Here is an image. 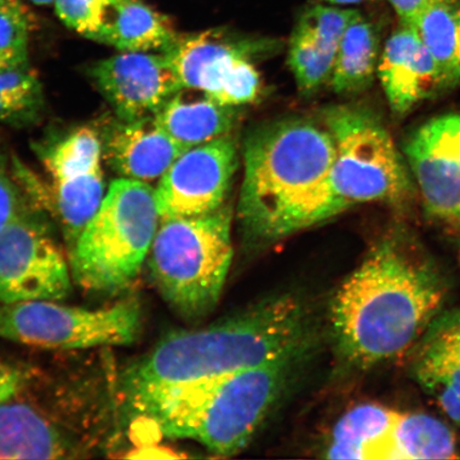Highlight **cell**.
Returning <instances> with one entry per match:
<instances>
[{
	"mask_svg": "<svg viewBox=\"0 0 460 460\" xmlns=\"http://www.w3.org/2000/svg\"><path fill=\"white\" fill-rule=\"evenodd\" d=\"M102 137L88 128L74 130L44 157L53 181L54 210L71 246L105 198Z\"/></svg>",
	"mask_w": 460,
	"mask_h": 460,
	"instance_id": "cell-12",
	"label": "cell"
},
{
	"mask_svg": "<svg viewBox=\"0 0 460 460\" xmlns=\"http://www.w3.org/2000/svg\"><path fill=\"white\" fill-rule=\"evenodd\" d=\"M19 191L7 172L0 169V232L22 210Z\"/></svg>",
	"mask_w": 460,
	"mask_h": 460,
	"instance_id": "cell-30",
	"label": "cell"
},
{
	"mask_svg": "<svg viewBox=\"0 0 460 460\" xmlns=\"http://www.w3.org/2000/svg\"><path fill=\"white\" fill-rule=\"evenodd\" d=\"M111 0H55V9L66 25L92 40L99 31Z\"/></svg>",
	"mask_w": 460,
	"mask_h": 460,
	"instance_id": "cell-29",
	"label": "cell"
},
{
	"mask_svg": "<svg viewBox=\"0 0 460 460\" xmlns=\"http://www.w3.org/2000/svg\"><path fill=\"white\" fill-rule=\"evenodd\" d=\"M9 2H11V0H0V5H3V4H7Z\"/></svg>",
	"mask_w": 460,
	"mask_h": 460,
	"instance_id": "cell-36",
	"label": "cell"
},
{
	"mask_svg": "<svg viewBox=\"0 0 460 460\" xmlns=\"http://www.w3.org/2000/svg\"><path fill=\"white\" fill-rule=\"evenodd\" d=\"M24 383V374L17 367L0 364V402L13 399Z\"/></svg>",
	"mask_w": 460,
	"mask_h": 460,
	"instance_id": "cell-31",
	"label": "cell"
},
{
	"mask_svg": "<svg viewBox=\"0 0 460 460\" xmlns=\"http://www.w3.org/2000/svg\"><path fill=\"white\" fill-rule=\"evenodd\" d=\"M376 75L391 111L399 115L446 90L438 66L415 25L400 22L379 56Z\"/></svg>",
	"mask_w": 460,
	"mask_h": 460,
	"instance_id": "cell-15",
	"label": "cell"
},
{
	"mask_svg": "<svg viewBox=\"0 0 460 460\" xmlns=\"http://www.w3.org/2000/svg\"><path fill=\"white\" fill-rule=\"evenodd\" d=\"M74 447L48 418L24 402H0V459H60Z\"/></svg>",
	"mask_w": 460,
	"mask_h": 460,
	"instance_id": "cell-19",
	"label": "cell"
},
{
	"mask_svg": "<svg viewBox=\"0 0 460 460\" xmlns=\"http://www.w3.org/2000/svg\"><path fill=\"white\" fill-rule=\"evenodd\" d=\"M356 13L324 4L310 5L298 17L295 29L305 34L322 53L335 59L339 44Z\"/></svg>",
	"mask_w": 460,
	"mask_h": 460,
	"instance_id": "cell-26",
	"label": "cell"
},
{
	"mask_svg": "<svg viewBox=\"0 0 460 460\" xmlns=\"http://www.w3.org/2000/svg\"><path fill=\"white\" fill-rule=\"evenodd\" d=\"M333 62L300 31H293L288 53V63L298 89L313 94L330 83Z\"/></svg>",
	"mask_w": 460,
	"mask_h": 460,
	"instance_id": "cell-27",
	"label": "cell"
},
{
	"mask_svg": "<svg viewBox=\"0 0 460 460\" xmlns=\"http://www.w3.org/2000/svg\"><path fill=\"white\" fill-rule=\"evenodd\" d=\"M238 108L204 91L181 86L155 118L172 140L189 149L230 136L238 120Z\"/></svg>",
	"mask_w": 460,
	"mask_h": 460,
	"instance_id": "cell-18",
	"label": "cell"
},
{
	"mask_svg": "<svg viewBox=\"0 0 460 460\" xmlns=\"http://www.w3.org/2000/svg\"><path fill=\"white\" fill-rule=\"evenodd\" d=\"M141 329L137 300L102 309L65 306L55 301H29L0 307V338L45 349H89L124 345Z\"/></svg>",
	"mask_w": 460,
	"mask_h": 460,
	"instance_id": "cell-8",
	"label": "cell"
},
{
	"mask_svg": "<svg viewBox=\"0 0 460 460\" xmlns=\"http://www.w3.org/2000/svg\"><path fill=\"white\" fill-rule=\"evenodd\" d=\"M31 22L19 0L0 5V70L26 65Z\"/></svg>",
	"mask_w": 460,
	"mask_h": 460,
	"instance_id": "cell-28",
	"label": "cell"
},
{
	"mask_svg": "<svg viewBox=\"0 0 460 460\" xmlns=\"http://www.w3.org/2000/svg\"><path fill=\"white\" fill-rule=\"evenodd\" d=\"M156 191L147 182L115 181L72 247V278L85 290L120 292L140 274L159 227Z\"/></svg>",
	"mask_w": 460,
	"mask_h": 460,
	"instance_id": "cell-5",
	"label": "cell"
},
{
	"mask_svg": "<svg viewBox=\"0 0 460 460\" xmlns=\"http://www.w3.org/2000/svg\"><path fill=\"white\" fill-rule=\"evenodd\" d=\"M430 0H389L402 24L415 25L420 14Z\"/></svg>",
	"mask_w": 460,
	"mask_h": 460,
	"instance_id": "cell-32",
	"label": "cell"
},
{
	"mask_svg": "<svg viewBox=\"0 0 460 460\" xmlns=\"http://www.w3.org/2000/svg\"><path fill=\"white\" fill-rule=\"evenodd\" d=\"M379 56L376 27L356 13L339 44L330 79L332 90L339 95H353L369 88Z\"/></svg>",
	"mask_w": 460,
	"mask_h": 460,
	"instance_id": "cell-22",
	"label": "cell"
},
{
	"mask_svg": "<svg viewBox=\"0 0 460 460\" xmlns=\"http://www.w3.org/2000/svg\"><path fill=\"white\" fill-rule=\"evenodd\" d=\"M404 154L428 216L460 224V115H441L420 126L408 137Z\"/></svg>",
	"mask_w": 460,
	"mask_h": 460,
	"instance_id": "cell-13",
	"label": "cell"
},
{
	"mask_svg": "<svg viewBox=\"0 0 460 460\" xmlns=\"http://www.w3.org/2000/svg\"><path fill=\"white\" fill-rule=\"evenodd\" d=\"M92 76L123 120L154 117L181 88L164 53L125 51L96 63Z\"/></svg>",
	"mask_w": 460,
	"mask_h": 460,
	"instance_id": "cell-14",
	"label": "cell"
},
{
	"mask_svg": "<svg viewBox=\"0 0 460 460\" xmlns=\"http://www.w3.org/2000/svg\"><path fill=\"white\" fill-rule=\"evenodd\" d=\"M326 2H329L331 4H335L348 5V4H358L362 2H365V0H326Z\"/></svg>",
	"mask_w": 460,
	"mask_h": 460,
	"instance_id": "cell-34",
	"label": "cell"
},
{
	"mask_svg": "<svg viewBox=\"0 0 460 460\" xmlns=\"http://www.w3.org/2000/svg\"><path fill=\"white\" fill-rule=\"evenodd\" d=\"M109 166L128 180L152 182L160 180L187 149L160 128L156 118L119 119L102 137Z\"/></svg>",
	"mask_w": 460,
	"mask_h": 460,
	"instance_id": "cell-17",
	"label": "cell"
},
{
	"mask_svg": "<svg viewBox=\"0 0 460 460\" xmlns=\"http://www.w3.org/2000/svg\"><path fill=\"white\" fill-rule=\"evenodd\" d=\"M71 268L48 228L22 209L0 232V303L61 301L72 290Z\"/></svg>",
	"mask_w": 460,
	"mask_h": 460,
	"instance_id": "cell-10",
	"label": "cell"
},
{
	"mask_svg": "<svg viewBox=\"0 0 460 460\" xmlns=\"http://www.w3.org/2000/svg\"><path fill=\"white\" fill-rule=\"evenodd\" d=\"M324 126L335 149L332 187L349 208L370 201L400 204L412 197L404 159L376 115L356 106L331 107Z\"/></svg>",
	"mask_w": 460,
	"mask_h": 460,
	"instance_id": "cell-7",
	"label": "cell"
},
{
	"mask_svg": "<svg viewBox=\"0 0 460 460\" xmlns=\"http://www.w3.org/2000/svg\"><path fill=\"white\" fill-rule=\"evenodd\" d=\"M315 336L312 310L297 296L268 298L205 329L164 338L126 379L132 407L205 379L306 358Z\"/></svg>",
	"mask_w": 460,
	"mask_h": 460,
	"instance_id": "cell-2",
	"label": "cell"
},
{
	"mask_svg": "<svg viewBox=\"0 0 460 460\" xmlns=\"http://www.w3.org/2000/svg\"><path fill=\"white\" fill-rule=\"evenodd\" d=\"M160 222L148 252L154 283L178 314L201 318L217 306L232 266V209Z\"/></svg>",
	"mask_w": 460,
	"mask_h": 460,
	"instance_id": "cell-6",
	"label": "cell"
},
{
	"mask_svg": "<svg viewBox=\"0 0 460 460\" xmlns=\"http://www.w3.org/2000/svg\"><path fill=\"white\" fill-rule=\"evenodd\" d=\"M459 261H460V252H459Z\"/></svg>",
	"mask_w": 460,
	"mask_h": 460,
	"instance_id": "cell-37",
	"label": "cell"
},
{
	"mask_svg": "<svg viewBox=\"0 0 460 460\" xmlns=\"http://www.w3.org/2000/svg\"><path fill=\"white\" fill-rule=\"evenodd\" d=\"M29 2H31L39 5H48L54 4L55 0H29Z\"/></svg>",
	"mask_w": 460,
	"mask_h": 460,
	"instance_id": "cell-35",
	"label": "cell"
},
{
	"mask_svg": "<svg viewBox=\"0 0 460 460\" xmlns=\"http://www.w3.org/2000/svg\"><path fill=\"white\" fill-rule=\"evenodd\" d=\"M445 89L460 84V0H430L415 24Z\"/></svg>",
	"mask_w": 460,
	"mask_h": 460,
	"instance_id": "cell-23",
	"label": "cell"
},
{
	"mask_svg": "<svg viewBox=\"0 0 460 460\" xmlns=\"http://www.w3.org/2000/svg\"><path fill=\"white\" fill-rule=\"evenodd\" d=\"M132 458H178L181 457L164 447H151L130 456Z\"/></svg>",
	"mask_w": 460,
	"mask_h": 460,
	"instance_id": "cell-33",
	"label": "cell"
},
{
	"mask_svg": "<svg viewBox=\"0 0 460 460\" xmlns=\"http://www.w3.org/2000/svg\"><path fill=\"white\" fill-rule=\"evenodd\" d=\"M238 168L237 144L226 136L187 149L160 178V220L211 214L222 206Z\"/></svg>",
	"mask_w": 460,
	"mask_h": 460,
	"instance_id": "cell-11",
	"label": "cell"
},
{
	"mask_svg": "<svg viewBox=\"0 0 460 460\" xmlns=\"http://www.w3.org/2000/svg\"><path fill=\"white\" fill-rule=\"evenodd\" d=\"M412 353L413 379L460 425V307L437 315Z\"/></svg>",
	"mask_w": 460,
	"mask_h": 460,
	"instance_id": "cell-16",
	"label": "cell"
},
{
	"mask_svg": "<svg viewBox=\"0 0 460 460\" xmlns=\"http://www.w3.org/2000/svg\"><path fill=\"white\" fill-rule=\"evenodd\" d=\"M42 86L31 66L0 70V120L25 124L37 117L42 106Z\"/></svg>",
	"mask_w": 460,
	"mask_h": 460,
	"instance_id": "cell-25",
	"label": "cell"
},
{
	"mask_svg": "<svg viewBox=\"0 0 460 460\" xmlns=\"http://www.w3.org/2000/svg\"><path fill=\"white\" fill-rule=\"evenodd\" d=\"M303 358L205 379L169 391L137 412L161 434L193 439L220 456L247 445Z\"/></svg>",
	"mask_w": 460,
	"mask_h": 460,
	"instance_id": "cell-4",
	"label": "cell"
},
{
	"mask_svg": "<svg viewBox=\"0 0 460 460\" xmlns=\"http://www.w3.org/2000/svg\"><path fill=\"white\" fill-rule=\"evenodd\" d=\"M176 37L168 19L141 0H111L93 40L122 51H164Z\"/></svg>",
	"mask_w": 460,
	"mask_h": 460,
	"instance_id": "cell-21",
	"label": "cell"
},
{
	"mask_svg": "<svg viewBox=\"0 0 460 460\" xmlns=\"http://www.w3.org/2000/svg\"><path fill=\"white\" fill-rule=\"evenodd\" d=\"M393 442V460L458 458L454 431L429 413H400Z\"/></svg>",
	"mask_w": 460,
	"mask_h": 460,
	"instance_id": "cell-24",
	"label": "cell"
},
{
	"mask_svg": "<svg viewBox=\"0 0 460 460\" xmlns=\"http://www.w3.org/2000/svg\"><path fill=\"white\" fill-rule=\"evenodd\" d=\"M333 155L329 130L313 120H275L252 130L238 204L245 238L274 243L349 209L332 187Z\"/></svg>",
	"mask_w": 460,
	"mask_h": 460,
	"instance_id": "cell-3",
	"label": "cell"
},
{
	"mask_svg": "<svg viewBox=\"0 0 460 460\" xmlns=\"http://www.w3.org/2000/svg\"><path fill=\"white\" fill-rule=\"evenodd\" d=\"M272 45L267 40L211 29L177 36L163 53L181 86L204 91L226 105L241 107L254 102L261 94L255 59L271 50Z\"/></svg>",
	"mask_w": 460,
	"mask_h": 460,
	"instance_id": "cell-9",
	"label": "cell"
},
{
	"mask_svg": "<svg viewBox=\"0 0 460 460\" xmlns=\"http://www.w3.org/2000/svg\"><path fill=\"white\" fill-rule=\"evenodd\" d=\"M400 413L378 404L353 408L333 428L327 457L394 459V430Z\"/></svg>",
	"mask_w": 460,
	"mask_h": 460,
	"instance_id": "cell-20",
	"label": "cell"
},
{
	"mask_svg": "<svg viewBox=\"0 0 460 460\" xmlns=\"http://www.w3.org/2000/svg\"><path fill=\"white\" fill-rule=\"evenodd\" d=\"M446 296L439 270L410 237L379 241L333 297L339 352L358 367L402 358L441 313Z\"/></svg>",
	"mask_w": 460,
	"mask_h": 460,
	"instance_id": "cell-1",
	"label": "cell"
}]
</instances>
